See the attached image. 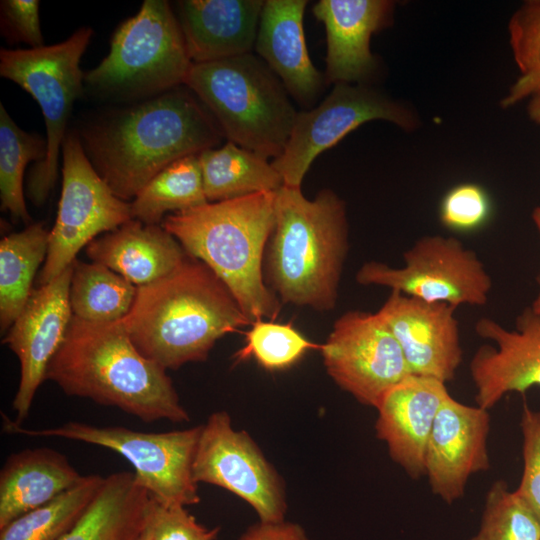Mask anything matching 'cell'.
Masks as SVG:
<instances>
[{"mask_svg": "<svg viewBox=\"0 0 540 540\" xmlns=\"http://www.w3.org/2000/svg\"><path fill=\"white\" fill-rule=\"evenodd\" d=\"M520 428L523 473L515 492L540 521V410H532L525 404Z\"/></svg>", "mask_w": 540, "mask_h": 540, "instance_id": "obj_35", "label": "cell"}, {"mask_svg": "<svg viewBox=\"0 0 540 540\" xmlns=\"http://www.w3.org/2000/svg\"><path fill=\"white\" fill-rule=\"evenodd\" d=\"M5 432L58 437L110 449L133 467L137 480L166 507L200 502L193 463L202 425L168 432H142L122 426L99 427L78 421L45 429H27L3 416Z\"/></svg>", "mask_w": 540, "mask_h": 540, "instance_id": "obj_9", "label": "cell"}, {"mask_svg": "<svg viewBox=\"0 0 540 540\" xmlns=\"http://www.w3.org/2000/svg\"><path fill=\"white\" fill-rule=\"evenodd\" d=\"M198 160L208 202L275 192L283 185V179L272 162L231 141L202 151Z\"/></svg>", "mask_w": 540, "mask_h": 540, "instance_id": "obj_26", "label": "cell"}, {"mask_svg": "<svg viewBox=\"0 0 540 540\" xmlns=\"http://www.w3.org/2000/svg\"><path fill=\"white\" fill-rule=\"evenodd\" d=\"M153 504H154V502H153ZM152 513H153V509H152ZM139 540H153L152 514H151L149 523H148L146 529L144 530V532L142 533L141 537L139 538Z\"/></svg>", "mask_w": 540, "mask_h": 540, "instance_id": "obj_43", "label": "cell"}, {"mask_svg": "<svg viewBox=\"0 0 540 540\" xmlns=\"http://www.w3.org/2000/svg\"><path fill=\"white\" fill-rule=\"evenodd\" d=\"M46 154V139L19 128L0 104V198L1 210L15 220L29 223L24 199L23 176L30 161L40 162Z\"/></svg>", "mask_w": 540, "mask_h": 540, "instance_id": "obj_31", "label": "cell"}, {"mask_svg": "<svg viewBox=\"0 0 540 540\" xmlns=\"http://www.w3.org/2000/svg\"><path fill=\"white\" fill-rule=\"evenodd\" d=\"M197 483L224 488L254 508L262 522L284 521L282 482L244 431L233 428L228 413H212L202 425L193 463Z\"/></svg>", "mask_w": 540, "mask_h": 540, "instance_id": "obj_14", "label": "cell"}, {"mask_svg": "<svg viewBox=\"0 0 540 540\" xmlns=\"http://www.w3.org/2000/svg\"><path fill=\"white\" fill-rule=\"evenodd\" d=\"M184 85L224 137L265 158H279L298 112L281 80L252 53L192 64Z\"/></svg>", "mask_w": 540, "mask_h": 540, "instance_id": "obj_6", "label": "cell"}, {"mask_svg": "<svg viewBox=\"0 0 540 540\" xmlns=\"http://www.w3.org/2000/svg\"><path fill=\"white\" fill-rule=\"evenodd\" d=\"M192 64L169 2L145 0L117 27L107 56L84 84L104 96L151 98L184 84Z\"/></svg>", "mask_w": 540, "mask_h": 540, "instance_id": "obj_7", "label": "cell"}, {"mask_svg": "<svg viewBox=\"0 0 540 540\" xmlns=\"http://www.w3.org/2000/svg\"><path fill=\"white\" fill-rule=\"evenodd\" d=\"M533 222L540 235V207H536L532 213ZM539 289L538 293L531 304V308L538 314H540V275L538 277Z\"/></svg>", "mask_w": 540, "mask_h": 540, "instance_id": "obj_42", "label": "cell"}, {"mask_svg": "<svg viewBox=\"0 0 540 540\" xmlns=\"http://www.w3.org/2000/svg\"><path fill=\"white\" fill-rule=\"evenodd\" d=\"M404 265L369 261L356 273L364 286H382L427 302L482 306L492 280L477 254L458 239L428 235L403 253Z\"/></svg>", "mask_w": 540, "mask_h": 540, "instance_id": "obj_11", "label": "cell"}, {"mask_svg": "<svg viewBox=\"0 0 540 540\" xmlns=\"http://www.w3.org/2000/svg\"><path fill=\"white\" fill-rule=\"evenodd\" d=\"M376 119L390 121L405 130H412L417 124L411 110L364 84H334L319 105L298 112L284 152L272 161L283 185L301 187L320 153L360 125Z\"/></svg>", "mask_w": 540, "mask_h": 540, "instance_id": "obj_12", "label": "cell"}, {"mask_svg": "<svg viewBox=\"0 0 540 540\" xmlns=\"http://www.w3.org/2000/svg\"><path fill=\"white\" fill-rule=\"evenodd\" d=\"M275 199L276 191L208 202L169 214L161 223L190 257L218 276L251 323L274 320L281 309L263 271Z\"/></svg>", "mask_w": 540, "mask_h": 540, "instance_id": "obj_5", "label": "cell"}, {"mask_svg": "<svg viewBox=\"0 0 540 540\" xmlns=\"http://www.w3.org/2000/svg\"><path fill=\"white\" fill-rule=\"evenodd\" d=\"M0 20L2 34L10 41L26 43L30 48L44 46L38 0H2Z\"/></svg>", "mask_w": 540, "mask_h": 540, "instance_id": "obj_38", "label": "cell"}, {"mask_svg": "<svg viewBox=\"0 0 540 540\" xmlns=\"http://www.w3.org/2000/svg\"><path fill=\"white\" fill-rule=\"evenodd\" d=\"M450 393L446 383L410 374L388 390L376 409L377 437L412 479L425 476L428 441L437 413Z\"/></svg>", "mask_w": 540, "mask_h": 540, "instance_id": "obj_19", "label": "cell"}, {"mask_svg": "<svg viewBox=\"0 0 540 540\" xmlns=\"http://www.w3.org/2000/svg\"><path fill=\"white\" fill-rule=\"evenodd\" d=\"M78 134L97 173L127 202L168 165L224 137L199 99L180 87L111 112Z\"/></svg>", "mask_w": 540, "mask_h": 540, "instance_id": "obj_1", "label": "cell"}, {"mask_svg": "<svg viewBox=\"0 0 540 540\" xmlns=\"http://www.w3.org/2000/svg\"><path fill=\"white\" fill-rule=\"evenodd\" d=\"M122 322L137 350L165 370L205 361L217 340L251 325L226 285L192 257L137 287Z\"/></svg>", "mask_w": 540, "mask_h": 540, "instance_id": "obj_3", "label": "cell"}, {"mask_svg": "<svg viewBox=\"0 0 540 540\" xmlns=\"http://www.w3.org/2000/svg\"><path fill=\"white\" fill-rule=\"evenodd\" d=\"M456 309L391 291L377 313L401 347L411 373L447 383L455 378L463 357Z\"/></svg>", "mask_w": 540, "mask_h": 540, "instance_id": "obj_18", "label": "cell"}, {"mask_svg": "<svg viewBox=\"0 0 540 540\" xmlns=\"http://www.w3.org/2000/svg\"><path fill=\"white\" fill-rule=\"evenodd\" d=\"M62 190L38 285L60 275L77 253L103 232L132 220L130 203L118 198L87 157L78 132L62 144Z\"/></svg>", "mask_w": 540, "mask_h": 540, "instance_id": "obj_10", "label": "cell"}, {"mask_svg": "<svg viewBox=\"0 0 540 540\" xmlns=\"http://www.w3.org/2000/svg\"><path fill=\"white\" fill-rule=\"evenodd\" d=\"M46 380L66 395L118 408L145 423L190 420L166 370L137 350L122 320L93 323L73 315Z\"/></svg>", "mask_w": 540, "mask_h": 540, "instance_id": "obj_2", "label": "cell"}, {"mask_svg": "<svg viewBox=\"0 0 540 540\" xmlns=\"http://www.w3.org/2000/svg\"><path fill=\"white\" fill-rule=\"evenodd\" d=\"M136 293L137 286L100 263L73 262L69 298L72 313L79 319L120 321L131 310Z\"/></svg>", "mask_w": 540, "mask_h": 540, "instance_id": "obj_28", "label": "cell"}, {"mask_svg": "<svg viewBox=\"0 0 540 540\" xmlns=\"http://www.w3.org/2000/svg\"><path fill=\"white\" fill-rule=\"evenodd\" d=\"M510 45L521 75L540 66V0L527 1L509 22Z\"/></svg>", "mask_w": 540, "mask_h": 540, "instance_id": "obj_36", "label": "cell"}, {"mask_svg": "<svg viewBox=\"0 0 540 540\" xmlns=\"http://www.w3.org/2000/svg\"><path fill=\"white\" fill-rule=\"evenodd\" d=\"M469 540H540V521L499 479L486 493L479 529Z\"/></svg>", "mask_w": 540, "mask_h": 540, "instance_id": "obj_33", "label": "cell"}, {"mask_svg": "<svg viewBox=\"0 0 540 540\" xmlns=\"http://www.w3.org/2000/svg\"><path fill=\"white\" fill-rule=\"evenodd\" d=\"M529 118L537 124H540V90L532 95L528 104Z\"/></svg>", "mask_w": 540, "mask_h": 540, "instance_id": "obj_41", "label": "cell"}, {"mask_svg": "<svg viewBox=\"0 0 540 540\" xmlns=\"http://www.w3.org/2000/svg\"><path fill=\"white\" fill-rule=\"evenodd\" d=\"M490 214V198L485 189L475 183H463L451 188L439 208L441 223L457 232H471L481 228Z\"/></svg>", "mask_w": 540, "mask_h": 540, "instance_id": "obj_34", "label": "cell"}, {"mask_svg": "<svg viewBox=\"0 0 540 540\" xmlns=\"http://www.w3.org/2000/svg\"><path fill=\"white\" fill-rule=\"evenodd\" d=\"M489 432V410L446 397L426 451L425 476L434 495L452 504L464 496L473 474L489 470Z\"/></svg>", "mask_w": 540, "mask_h": 540, "instance_id": "obj_17", "label": "cell"}, {"mask_svg": "<svg viewBox=\"0 0 540 540\" xmlns=\"http://www.w3.org/2000/svg\"><path fill=\"white\" fill-rule=\"evenodd\" d=\"M82 478L68 458L54 449L27 448L12 453L0 472V530L71 489Z\"/></svg>", "mask_w": 540, "mask_h": 540, "instance_id": "obj_24", "label": "cell"}, {"mask_svg": "<svg viewBox=\"0 0 540 540\" xmlns=\"http://www.w3.org/2000/svg\"><path fill=\"white\" fill-rule=\"evenodd\" d=\"M153 501L134 472L112 473L82 519L61 540H139Z\"/></svg>", "mask_w": 540, "mask_h": 540, "instance_id": "obj_25", "label": "cell"}, {"mask_svg": "<svg viewBox=\"0 0 540 540\" xmlns=\"http://www.w3.org/2000/svg\"><path fill=\"white\" fill-rule=\"evenodd\" d=\"M86 254L137 287L171 274L190 257L161 225L134 219L95 238Z\"/></svg>", "mask_w": 540, "mask_h": 540, "instance_id": "obj_23", "label": "cell"}, {"mask_svg": "<svg viewBox=\"0 0 540 540\" xmlns=\"http://www.w3.org/2000/svg\"><path fill=\"white\" fill-rule=\"evenodd\" d=\"M394 7L388 0H320L313 6L326 31V83L363 84L374 75L370 38L390 25Z\"/></svg>", "mask_w": 540, "mask_h": 540, "instance_id": "obj_20", "label": "cell"}, {"mask_svg": "<svg viewBox=\"0 0 540 540\" xmlns=\"http://www.w3.org/2000/svg\"><path fill=\"white\" fill-rule=\"evenodd\" d=\"M348 247L345 203L336 193L323 189L309 200L301 187L276 191L263 271L282 303L334 309Z\"/></svg>", "mask_w": 540, "mask_h": 540, "instance_id": "obj_4", "label": "cell"}, {"mask_svg": "<svg viewBox=\"0 0 540 540\" xmlns=\"http://www.w3.org/2000/svg\"><path fill=\"white\" fill-rule=\"evenodd\" d=\"M49 234L42 222L12 233L0 242V329L5 333L26 305L40 264L45 261Z\"/></svg>", "mask_w": 540, "mask_h": 540, "instance_id": "obj_27", "label": "cell"}, {"mask_svg": "<svg viewBox=\"0 0 540 540\" xmlns=\"http://www.w3.org/2000/svg\"><path fill=\"white\" fill-rule=\"evenodd\" d=\"M92 34L90 27H81L57 44L0 51V75L35 99L45 121L46 154L31 169L27 182L29 199L37 206L46 201L57 181L67 123L84 84L80 60Z\"/></svg>", "mask_w": 540, "mask_h": 540, "instance_id": "obj_8", "label": "cell"}, {"mask_svg": "<svg viewBox=\"0 0 540 540\" xmlns=\"http://www.w3.org/2000/svg\"><path fill=\"white\" fill-rule=\"evenodd\" d=\"M322 344L307 339L291 323L257 320L245 332V344L234 355L235 363L254 358L266 370H283Z\"/></svg>", "mask_w": 540, "mask_h": 540, "instance_id": "obj_32", "label": "cell"}, {"mask_svg": "<svg viewBox=\"0 0 540 540\" xmlns=\"http://www.w3.org/2000/svg\"><path fill=\"white\" fill-rule=\"evenodd\" d=\"M72 273L73 263L51 282L34 288L3 339L20 363L19 385L12 402L17 424L28 417L35 394L46 380L48 365L72 319Z\"/></svg>", "mask_w": 540, "mask_h": 540, "instance_id": "obj_15", "label": "cell"}, {"mask_svg": "<svg viewBox=\"0 0 540 540\" xmlns=\"http://www.w3.org/2000/svg\"><path fill=\"white\" fill-rule=\"evenodd\" d=\"M320 351L334 382L374 408L388 390L412 374L401 347L377 312L342 314Z\"/></svg>", "mask_w": 540, "mask_h": 540, "instance_id": "obj_13", "label": "cell"}, {"mask_svg": "<svg viewBox=\"0 0 540 540\" xmlns=\"http://www.w3.org/2000/svg\"><path fill=\"white\" fill-rule=\"evenodd\" d=\"M475 331L495 344L479 347L469 363L477 406L490 410L509 393L540 387V314L531 306L517 316L513 330L483 317Z\"/></svg>", "mask_w": 540, "mask_h": 540, "instance_id": "obj_16", "label": "cell"}, {"mask_svg": "<svg viewBox=\"0 0 540 540\" xmlns=\"http://www.w3.org/2000/svg\"><path fill=\"white\" fill-rule=\"evenodd\" d=\"M104 480L98 474L83 476L71 489L0 530V540H61L85 515Z\"/></svg>", "mask_w": 540, "mask_h": 540, "instance_id": "obj_30", "label": "cell"}, {"mask_svg": "<svg viewBox=\"0 0 540 540\" xmlns=\"http://www.w3.org/2000/svg\"><path fill=\"white\" fill-rule=\"evenodd\" d=\"M239 540H310L304 529L291 522H262L250 526Z\"/></svg>", "mask_w": 540, "mask_h": 540, "instance_id": "obj_39", "label": "cell"}, {"mask_svg": "<svg viewBox=\"0 0 540 540\" xmlns=\"http://www.w3.org/2000/svg\"><path fill=\"white\" fill-rule=\"evenodd\" d=\"M153 540H216L220 528L198 523L184 506L166 507L154 500Z\"/></svg>", "mask_w": 540, "mask_h": 540, "instance_id": "obj_37", "label": "cell"}, {"mask_svg": "<svg viewBox=\"0 0 540 540\" xmlns=\"http://www.w3.org/2000/svg\"><path fill=\"white\" fill-rule=\"evenodd\" d=\"M262 0H183L177 19L193 64L251 53Z\"/></svg>", "mask_w": 540, "mask_h": 540, "instance_id": "obj_22", "label": "cell"}, {"mask_svg": "<svg viewBox=\"0 0 540 540\" xmlns=\"http://www.w3.org/2000/svg\"><path fill=\"white\" fill-rule=\"evenodd\" d=\"M540 90V66L521 75L511 86L508 94L501 100V106L508 108Z\"/></svg>", "mask_w": 540, "mask_h": 540, "instance_id": "obj_40", "label": "cell"}, {"mask_svg": "<svg viewBox=\"0 0 540 540\" xmlns=\"http://www.w3.org/2000/svg\"><path fill=\"white\" fill-rule=\"evenodd\" d=\"M208 203L198 155L181 158L159 172L130 203L132 219L159 225L167 212H182Z\"/></svg>", "mask_w": 540, "mask_h": 540, "instance_id": "obj_29", "label": "cell"}, {"mask_svg": "<svg viewBox=\"0 0 540 540\" xmlns=\"http://www.w3.org/2000/svg\"><path fill=\"white\" fill-rule=\"evenodd\" d=\"M307 0H266L255 49L298 103L311 106L325 76L313 65L305 42L303 16Z\"/></svg>", "mask_w": 540, "mask_h": 540, "instance_id": "obj_21", "label": "cell"}]
</instances>
